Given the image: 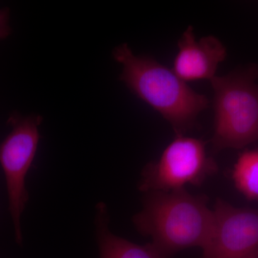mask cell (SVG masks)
<instances>
[{
    "instance_id": "6da1fadb",
    "label": "cell",
    "mask_w": 258,
    "mask_h": 258,
    "mask_svg": "<svg viewBox=\"0 0 258 258\" xmlns=\"http://www.w3.org/2000/svg\"><path fill=\"white\" fill-rule=\"evenodd\" d=\"M113 59L123 66L120 80L141 99L170 123L176 137L184 136L210 104L179 79L172 70L148 56L136 55L128 44L113 50Z\"/></svg>"
},
{
    "instance_id": "7a4b0ae2",
    "label": "cell",
    "mask_w": 258,
    "mask_h": 258,
    "mask_svg": "<svg viewBox=\"0 0 258 258\" xmlns=\"http://www.w3.org/2000/svg\"><path fill=\"white\" fill-rule=\"evenodd\" d=\"M213 210L205 195H193L184 189L149 191L143 210L134 217L142 235L152 237V243L166 258L189 247L203 248L213 224Z\"/></svg>"
},
{
    "instance_id": "52a82bcc",
    "label": "cell",
    "mask_w": 258,
    "mask_h": 258,
    "mask_svg": "<svg viewBox=\"0 0 258 258\" xmlns=\"http://www.w3.org/2000/svg\"><path fill=\"white\" fill-rule=\"evenodd\" d=\"M178 47L172 71L186 83L210 81L227 56L226 47L218 38L209 35L197 40L191 26L188 27L180 37Z\"/></svg>"
},
{
    "instance_id": "8992f818",
    "label": "cell",
    "mask_w": 258,
    "mask_h": 258,
    "mask_svg": "<svg viewBox=\"0 0 258 258\" xmlns=\"http://www.w3.org/2000/svg\"><path fill=\"white\" fill-rule=\"evenodd\" d=\"M202 258H258V210L237 208L217 199Z\"/></svg>"
},
{
    "instance_id": "3957f363",
    "label": "cell",
    "mask_w": 258,
    "mask_h": 258,
    "mask_svg": "<svg viewBox=\"0 0 258 258\" xmlns=\"http://www.w3.org/2000/svg\"><path fill=\"white\" fill-rule=\"evenodd\" d=\"M255 67L210 80L214 91V152L241 149L258 141V84Z\"/></svg>"
},
{
    "instance_id": "ba28073f",
    "label": "cell",
    "mask_w": 258,
    "mask_h": 258,
    "mask_svg": "<svg viewBox=\"0 0 258 258\" xmlns=\"http://www.w3.org/2000/svg\"><path fill=\"white\" fill-rule=\"evenodd\" d=\"M97 237L101 258H166L154 244H141L113 235L108 229L105 204L97 205Z\"/></svg>"
},
{
    "instance_id": "277c9868",
    "label": "cell",
    "mask_w": 258,
    "mask_h": 258,
    "mask_svg": "<svg viewBox=\"0 0 258 258\" xmlns=\"http://www.w3.org/2000/svg\"><path fill=\"white\" fill-rule=\"evenodd\" d=\"M217 171V164L208 155L203 141L179 136L159 160L144 167L139 189L145 193L182 189L187 184H201Z\"/></svg>"
},
{
    "instance_id": "9c48e42d",
    "label": "cell",
    "mask_w": 258,
    "mask_h": 258,
    "mask_svg": "<svg viewBox=\"0 0 258 258\" xmlns=\"http://www.w3.org/2000/svg\"><path fill=\"white\" fill-rule=\"evenodd\" d=\"M236 188L246 198L258 200V149L240 154L232 171Z\"/></svg>"
},
{
    "instance_id": "5b68a950",
    "label": "cell",
    "mask_w": 258,
    "mask_h": 258,
    "mask_svg": "<svg viewBox=\"0 0 258 258\" xmlns=\"http://www.w3.org/2000/svg\"><path fill=\"white\" fill-rule=\"evenodd\" d=\"M42 120L40 115H23L13 112L8 120L13 129L0 144V164L6 178L10 212L19 244L23 242L20 217L29 199L25 176L36 154L40 140L38 128Z\"/></svg>"
},
{
    "instance_id": "30bf717a",
    "label": "cell",
    "mask_w": 258,
    "mask_h": 258,
    "mask_svg": "<svg viewBox=\"0 0 258 258\" xmlns=\"http://www.w3.org/2000/svg\"><path fill=\"white\" fill-rule=\"evenodd\" d=\"M10 16L11 10L10 8H5L0 9V40H5L12 33Z\"/></svg>"
}]
</instances>
